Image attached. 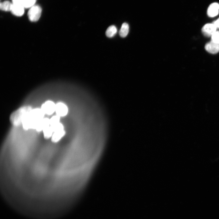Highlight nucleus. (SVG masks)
I'll return each mask as SVG.
<instances>
[{
	"mask_svg": "<svg viewBox=\"0 0 219 219\" xmlns=\"http://www.w3.org/2000/svg\"><path fill=\"white\" fill-rule=\"evenodd\" d=\"M32 109L29 106L22 107L13 112L10 115V120L14 126H18L22 124V120L25 115Z\"/></svg>",
	"mask_w": 219,
	"mask_h": 219,
	"instance_id": "obj_2",
	"label": "nucleus"
},
{
	"mask_svg": "<svg viewBox=\"0 0 219 219\" xmlns=\"http://www.w3.org/2000/svg\"><path fill=\"white\" fill-rule=\"evenodd\" d=\"M60 117L56 115L52 116L50 119V126H52L59 122Z\"/></svg>",
	"mask_w": 219,
	"mask_h": 219,
	"instance_id": "obj_17",
	"label": "nucleus"
},
{
	"mask_svg": "<svg viewBox=\"0 0 219 219\" xmlns=\"http://www.w3.org/2000/svg\"><path fill=\"white\" fill-rule=\"evenodd\" d=\"M36 0H24L22 5L24 8L31 7L33 6Z\"/></svg>",
	"mask_w": 219,
	"mask_h": 219,
	"instance_id": "obj_16",
	"label": "nucleus"
},
{
	"mask_svg": "<svg viewBox=\"0 0 219 219\" xmlns=\"http://www.w3.org/2000/svg\"><path fill=\"white\" fill-rule=\"evenodd\" d=\"M50 126L52 127L54 132L64 130V126L60 122Z\"/></svg>",
	"mask_w": 219,
	"mask_h": 219,
	"instance_id": "obj_18",
	"label": "nucleus"
},
{
	"mask_svg": "<svg viewBox=\"0 0 219 219\" xmlns=\"http://www.w3.org/2000/svg\"><path fill=\"white\" fill-rule=\"evenodd\" d=\"M24 0H12L13 4H20L22 5Z\"/></svg>",
	"mask_w": 219,
	"mask_h": 219,
	"instance_id": "obj_21",
	"label": "nucleus"
},
{
	"mask_svg": "<svg viewBox=\"0 0 219 219\" xmlns=\"http://www.w3.org/2000/svg\"><path fill=\"white\" fill-rule=\"evenodd\" d=\"M43 136L46 139H48L51 137L54 132L51 127L50 126L43 130Z\"/></svg>",
	"mask_w": 219,
	"mask_h": 219,
	"instance_id": "obj_15",
	"label": "nucleus"
},
{
	"mask_svg": "<svg viewBox=\"0 0 219 219\" xmlns=\"http://www.w3.org/2000/svg\"><path fill=\"white\" fill-rule=\"evenodd\" d=\"M205 48L209 53L217 54L219 52V44L210 41L205 44Z\"/></svg>",
	"mask_w": 219,
	"mask_h": 219,
	"instance_id": "obj_8",
	"label": "nucleus"
},
{
	"mask_svg": "<svg viewBox=\"0 0 219 219\" xmlns=\"http://www.w3.org/2000/svg\"><path fill=\"white\" fill-rule=\"evenodd\" d=\"M55 108L56 104L54 102L48 100L42 104L41 109L45 114L50 115L55 112Z\"/></svg>",
	"mask_w": 219,
	"mask_h": 219,
	"instance_id": "obj_4",
	"label": "nucleus"
},
{
	"mask_svg": "<svg viewBox=\"0 0 219 219\" xmlns=\"http://www.w3.org/2000/svg\"><path fill=\"white\" fill-rule=\"evenodd\" d=\"M24 7L21 4L13 3L11 11L13 15L20 16L24 13Z\"/></svg>",
	"mask_w": 219,
	"mask_h": 219,
	"instance_id": "obj_9",
	"label": "nucleus"
},
{
	"mask_svg": "<svg viewBox=\"0 0 219 219\" xmlns=\"http://www.w3.org/2000/svg\"><path fill=\"white\" fill-rule=\"evenodd\" d=\"M41 12V9L39 6L36 5L32 6L28 12L30 20L32 22L37 21L40 17Z\"/></svg>",
	"mask_w": 219,
	"mask_h": 219,
	"instance_id": "obj_3",
	"label": "nucleus"
},
{
	"mask_svg": "<svg viewBox=\"0 0 219 219\" xmlns=\"http://www.w3.org/2000/svg\"><path fill=\"white\" fill-rule=\"evenodd\" d=\"M55 112L56 115L61 117L66 116L68 112L67 106L64 103L59 102L56 104Z\"/></svg>",
	"mask_w": 219,
	"mask_h": 219,
	"instance_id": "obj_6",
	"label": "nucleus"
},
{
	"mask_svg": "<svg viewBox=\"0 0 219 219\" xmlns=\"http://www.w3.org/2000/svg\"><path fill=\"white\" fill-rule=\"evenodd\" d=\"M129 31V25L127 23H124L122 25L119 31V35L122 37H125L127 35Z\"/></svg>",
	"mask_w": 219,
	"mask_h": 219,
	"instance_id": "obj_12",
	"label": "nucleus"
},
{
	"mask_svg": "<svg viewBox=\"0 0 219 219\" xmlns=\"http://www.w3.org/2000/svg\"><path fill=\"white\" fill-rule=\"evenodd\" d=\"M12 4L8 1H5L1 2L0 8L1 10L5 11H11Z\"/></svg>",
	"mask_w": 219,
	"mask_h": 219,
	"instance_id": "obj_14",
	"label": "nucleus"
},
{
	"mask_svg": "<svg viewBox=\"0 0 219 219\" xmlns=\"http://www.w3.org/2000/svg\"><path fill=\"white\" fill-rule=\"evenodd\" d=\"M50 126V119L47 118H44L38 123L35 130L37 132H40Z\"/></svg>",
	"mask_w": 219,
	"mask_h": 219,
	"instance_id": "obj_10",
	"label": "nucleus"
},
{
	"mask_svg": "<svg viewBox=\"0 0 219 219\" xmlns=\"http://www.w3.org/2000/svg\"><path fill=\"white\" fill-rule=\"evenodd\" d=\"M216 28L219 29V18L212 23Z\"/></svg>",
	"mask_w": 219,
	"mask_h": 219,
	"instance_id": "obj_20",
	"label": "nucleus"
},
{
	"mask_svg": "<svg viewBox=\"0 0 219 219\" xmlns=\"http://www.w3.org/2000/svg\"><path fill=\"white\" fill-rule=\"evenodd\" d=\"M41 108L32 109L23 118L22 124L23 129H35L38 123L43 118L45 115Z\"/></svg>",
	"mask_w": 219,
	"mask_h": 219,
	"instance_id": "obj_1",
	"label": "nucleus"
},
{
	"mask_svg": "<svg viewBox=\"0 0 219 219\" xmlns=\"http://www.w3.org/2000/svg\"><path fill=\"white\" fill-rule=\"evenodd\" d=\"M211 41L219 44V31H216L212 34Z\"/></svg>",
	"mask_w": 219,
	"mask_h": 219,
	"instance_id": "obj_19",
	"label": "nucleus"
},
{
	"mask_svg": "<svg viewBox=\"0 0 219 219\" xmlns=\"http://www.w3.org/2000/svg\"><path fill=\"white\" fill-rule=\"evenodd\" d=\"M117 29L114 25H111L109 26L107 29L106 32V36L109 38L114 36L116 34Z\"/></svg>",
	"mask_w": 219,
	"mask_h": 219,
	"instance_id": "obj_13",
	"label": "nucleus"
},
{
	"mask_svg": "<svg viewBox=\"0 0 219 219\" xmlns=\"http://www.w3.org/2000/svg\"><path fill=\"white\" fill-rule=\"evenodd\" d=\"M217 28L213 23H208L205 24L202 29L203 34L206 36H211L216 31Z\"/></svg>",
	"mask_w": 219,
	"mask_h": 219,
	"instance_id": "obj_5",
	"label": "nucleus"
},
{
	"mask_svg": "<svg viewBox=\"0 0 219 219\" xmlns=\"http://www.w3.org/2000/svg\"><path fill=\"white\" fill-rule=\"evenodd\" d=\"M219 12V4L214 2L211 4L207 10V14L210 17H214L217 16Z\"/></svg>",
	"mask_w": 219,
	"mask_h": 219,
	"instance_id": "obj_7",
	"label": "nucleus"
},
{
	"mask_svg": "<svg viewBox=\"0 0 219 219\" xmlns=\"http://www.w3.org/2000/svg\"><path fill=\"white\" fill-rule=\"evenodd\" d=\"M65 132L64 130L54 132L51 138V141L54 143L59 141L65 135Z\"/></svg>",
	"mask_w": 219,
	"mask_h": 219,
	"instance_id": "obj_11",
	"label": "nucleus"
}]
</instances>
